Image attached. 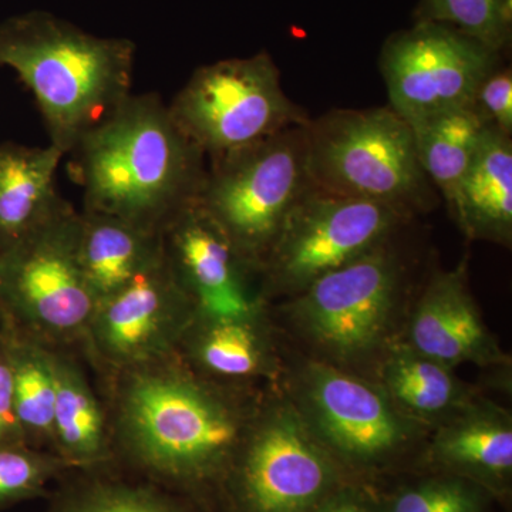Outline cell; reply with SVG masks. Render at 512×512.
I'll return each mask as SVG.
<instances>
[{
	"label": "cell",
	"instance_id": "6da1fadb",
	"mask_svg": "<svg viewBox=\"0 0 512 512\" xmlns=\"http://www.w3.org/2000/svg\"><path fill=\"white\" fill-rule=\"evenodd\" d=\"M97 377L114 463L197 500L220 485L259 403L251 389L198 375L177 353Z\"/></svg>",
	"mask_w": 512,
	"mask_h": 512
},
{
	"label": "cell",
	"instance_id": "3957f363",
	"mask_svg": "<svg viewBox=\"0 0 512 512\" xmlns=\"http://www.w3.org/2000/svg\"><path fill=\"white\" fill-rule=\"evenodd\" d=\"M134 59L130 39L90 35L45 10L0 22V66L33 93L64 156L131 96Z\"/></svg>",
	"mask_w": 512,
	"mask_h": 512
},
{
	"label": "cell",
	"instance_id": "4fadbf2b",
	"mask_svg": "<svg viewBox=\"0 0 512 512\" xmlns=\"http://www.w3.org/2000/svg\"><path fill=\"white\" fill-rule=\"evenodd\" d=\"M195 311L163 256L150 271L99 303L80 356L100 375L174 355Z\"/></svg>",
	"mask_w": 512,
	"mask_h": 512
},
{
	"label": "cell",
	"instance_id": "7a4b0ae2",
	"mask_svg": "<svg viewBox=\"0 0 512 512\" xmlns=\"http://www.w3.org/2000/svg\"><path fill=\"white\" fill-rule=\"evenodd\" d=\"M83 210L163 234L197 202L207 157L157 93L131 94L72 151Z\"/></svg>",
	"mask_w": 512,
	"mask_h": 512
},
{
	"label": "cell",
	"instance_id": "484cf974",
	"mask_svg": "<svg viewBox=\"0 0 512 512\" xmlns=\"http://www.w3.org/2000/svg\"><path fill=\"white\" fill-rule=\"evenodd\" d=\"M414 22L448 26L504 53L511 45L512 0H420Z\"/></svg>",
	"mask_w": 512,
	"mask_h": 512
},
{
	"label": "cell",
	"instance_id": "cb8c5ba5",
	"mask_svg": "<svg viewBox=\"0 0 512 512\" xmlns=\"http://www.w3.org/2000/svg\"><path fill=\"white\" fill-rule=\"evenodd\" d=\"M410 127L424 174L450 204L490 124L474 104H468L416 121Z\"/></svg>",
	"mask_w": 512,
	"mask_h": 512
},
{
	"label": "cell",
	"instance_id": "5b68a950",
	"mask_svg": "<svg viewBox=\"0 0 512 512\" xmlns=\"http://www.w3.org/2000/svg\"><path fill=\"white\" fill-rule=\"evenodd\" d=\"M79 228L80 211L67 202L0 252V328L79 352L97 309L80 264Z\"/></svg>",
	"mask_w": 512,
	"mask_h": 512
},
{
	"label": "cell",
	"instance_id": "f1b7e54d",
	"mask_svg": "<svg viewBox=\"0 0 512 512\" xmlns=\"http://www.w3.org/2000/svg\"><path fill=\"white\" fill-rule=\"evenodd\" d=\"M474 107L491 127L512 136V72L500 66L481 83Z\"/></svg>",
	"mask_w": 512,
	"mask_h": 512
},
{
	"label": "cell",
	"instance_id": "277c9868",
	"mask_svg": "<svg viewBox=\"0 0 512 512\" xmlns=\"http://www.w3.org/2000/svg\"><path fill=\"white\" fill-rule=\"evenodd\" d=\"M306 165L316 190L380 202L407 215L426 210L433 185L412 127L386 107L333 110L305 127Z\"/></svg>",
	"mask_w": 512,
	"mask_h": 512
},
{
	"label": "cell",
	"instance_id": "9a60e30c",
	"mask_svg": "<svg viewBox=\"0 0 512 512\" xmlns=\"http://www.w3.org/2000/svg\"><path fill=\"white\" fill-rule=\"evenodd\" d=\"M406 343L451 369L464 363L485 367L508 362L471 295L466 261L433 276L416 303Z\"/></svg>",
	"mask_w": 512,
	"mask_h": 512
},
{
	"label": "cell",
	"instance_id": "9c48e42d",
	"mask_svg": "<svg viewBox=\"0 0 512 512\" xmlns=\"http://www.w3.org/2000/svg\"><path fill=\"white\" fill-rule=\"evenodd\" d=\"M402 278V264L386 242L293 296L291 318L329 359L359 362L386 345Z\"/></svg>",
	"mask_w": 512,
	"mask_h": 512
},
{
	"label": "cell",
	"instance_id": "30bf717a",
	"mask_svg": "<svg viewBox=\"0 0 512 512\" xmlns=\"http://www.w3.org/2000/svg\"><path fill=\"white\" fill-rule=\"evenodd\" d=\"M407 217L380 202L309 188L262 265L264 298L298 295L316 279L389 242Z\"/></svg>",
	"mask_w": 512,
	"mask_h": 512
},
{
	"label": "cell",
	"instance_id": "603a6c76",
	"mask_svg": "<svg viewBox=\"0 0 512 512\" xmlns=\"http://www.w3.org/2000/svg\"><path fill=\"white\" fill-rule=\"evenodd\" d=\"M380 380L392 402L420 424H440L474 400L451 367L421 355L406 342L386 349Z\"/></svg>",
	"mask_w": 512,
	"mask_h": 512
},
{
	"label": "cell",
	"instance_id": "7402d4cb",
	"mask_svg": "<svg viewBox=\"0 0 512 512\" xmlns=\"http://www.w3.org/2000/svg\"><path fill=\"white\" fill-rule=\"evenodd\" d=\"M431 454L444 466L468 476L505 480L512 471L511 414L498 404L471 400L441 421Z\"/></svg>",
	"mask_w": 512,
	"mask_h": 512
},
{
	"label": "cell",
	"instance_id": "44dd1931",
	"mask_svg": "<svg viewBox=\"0 0 512 512\" xmlns=\"http://www.w3.org/2000/svg\"><path fill=\"white\" fill-rule=\"evenodd\" d=\"M448 207L468 238L511 244V136L487 128L477 156Z\"/></svg>",
	"mask_w": 512,
	"mask_h": 512
},
{
	"label": "cell",
	"instance_id": "5bb4252c",
	"mask_svg": "<svg viewBox=\"0 0 512 512\" xmlns=\"http://www.w3.org/2000/svg\"><path fill=\"white\" fill-rule=\"evenodd\" d=\"M165 261L197 311L241 315L262 308L261 272L244 258L197 204L163 232ZM262 279V278H261Z\"/></svg>",
	"mask_w": 512,
	"mask_h": 512
},
{
	"label": "cell",
	"instance_id": "83f0119b",
	"mask_svg": "<svg viewBox=\"0 0 512 512\" xmlns=\"http://www.w3.org/2000/svg\"><path fill=\"white\" fill-rule=\"evenodd\" d=\"M389 512H481V500L464 481L444 478L402 491Z\"/></svg>",
	"mask_w": 512,
	"mask_h": 512
},
{
	"label": "cell",
	"instance_id": "d4e9b609",
	"mask_svg": "<svg viewBox=\"0 0 512 512\" xmlns=\"http://www.w3.org/2000/svg\"><path fill=\"white\" fill-rule=\"evenodd\" d=\"M0 335L8 346L16 413L26 444L52 451L56 397L52 349L13 330L0 328Z\"/></svg>",
	"mask_w": 512,
	"mask_h": 512
},
{
	"label": "cell",
	"instance_id": "2e32d148",
	"mask_svg": "<svg viewBox=\"0 0 512 512\" xmlns=\"http://www.w3.org/2000/svg\"><path fill=\"white\" fill-rule=\"evenodd\" d=\"M264 308L241 315L195 311L177 355L198 375L228 386L249 389L255 380L274 377V346Z\"/></svg>",
	"mask_w": 512,
	"mask_h": 512
},
{
	"label": "cell",
	"instance_id": "52a82bcc",
	"mask_svg": "<svg viewBox=\"0 0 512 512\" xmlns=\"http://www.w3.org/2000/svg\"><path fill=\"white\" fill-rule=\"evenodd\" d=\"M335 461L295 403H258L221 480L231 512H316L336 490Z\"/></svg>",
	"mask_w": 512,
	"mask_h": 512
},
{
	"label": "cell",
	"instance_id": "7c38bea8",
	"mask_svg": "<svg viewBox=\"0 0 512 512\" xmlns=\"http://www.w3.org/2000/svg\"><path fill=\"white\" fill-rule=\"evenodd\" d=\"M293 403L330 456L349 463L375 464L396 456L420 430L380 384L330 363L303 367Z\"/></svg>",
	"mask_w": 512,
	"mask_h": 512
},
{
	"label": "cell",
	"instance_id": "ffe728a7",
	"mask_svg": "<svg viewBox=\"0 0 512 512\" xmlns=\"http://www.w3.org/2000/svg\"><path fill=\"white\" fill-rule=\"evenodd\" d=\"M47 512H198L200 500L117 463L70 468L57 478Z\"/></svg>",
	"mask_w": 512,
	"mask_h": 512
},
{
	"label": "cell",
	"instance_id": "4dcf8cb0",
	"mask_svg": "<svg viewBox=\"0 0 512 512\" xmlns=\"http://www.w3.org/2000/svg\"><path fill=\"white\" fill-rule=\"evenodd\" d=\"M316 512H383L379 505L359 488H336Z\"/></svg>",
	"mask_w": 512,
	"mask_h": 512
},
{
	"label": "cell",
	"instance_id": "d6986e66",
	"mask_svg": "<svg viewBox=\"0 0 512 512\" xmlns=\"http://www.w3.org/2000/svg\"><path fill=\"white\" fill-rule=\"evenodd\" d=\"M79 256L99 303L130 285L163 259V234L104 212L80 211Z\"/></svg>",
	"mask_w": 512,
	"mask_h": 512
},
{
	"label": "cell",
	"instance_id": "4316f807",
	"mask_svg": "<svg viewBox=\"0 0 512 512\" xmlns=\"http://www.w3.org/2000/svg\"><path fill=\"white\" fill-rule=\"evenodd\" d=\"M69 464L49 450L29 446L0 447V510L47 497V484L56 481Z\"/></svg>",
	"mask_w": 512,
	"mask_h": 512
},
{
	"label": "cell",
	"instance_id": "ba28073f",
	"mask_svg": "<svg viewBox=\"0 0 512 512\" xmlns=\"http://www.w3.org/2000/svg\"><path fill=\"white\" fill-rule=\"evenodd\" d=\"M168 110L208 161L309 121L266 52L200 67Z\"/></svg>",
	"mask_w": 512,
	"mask_h": 512
},
{
	"label": "cell",
	"instance_id": "ac0fdd59",
	"mask_svg": "<svg viewBox=\"0 0 512 512\" xmlns=\"http://www.w3.org/2000/svg\"><path fill=\"white\" fill-rule=\"evenodd\" d=\"M63 157L52 144H0V252L42 227L69 202L56 190Z\"/></svg>",
	"mask_w": 512,
	"mask_h": 512
},
{
	"label": "cell",
	"instance_id": "8fae6325",
	"mask_svg": "<svg viewBox=\"0 0 512 512\" xmlns=\"http://www.w3.org/2000/svg\"><path fill=\"white\" fill-rule=\"evenodd\" d=\"M379 66L390 109L412 124L474 104L501 53L448 26L414 22L387 37Z\"/></svg>",
	"mask_w": 512,
	"mask_h": 512
},
{
	"label": "cell",
	"instance_id": "f546056e",
	"mask_svg": "<svg viewBox=\"0 0 512 512\" xmlns=\"http://www.w3.org/2000/svg\"><path fill=\"white\" fill-rule=\"evenodd\" d=\"M5 446L28 444L16 413L15 386L8 346L0 335V447Z\"/></svg>",
	"mask_w": 512,
	"mask_h": 512
},
{
	"label": "cell",
	"instance_id": "e0dca14e",
	"mask_svg": "<svg viewBox=\"0 0 512 512\" xmlns=\"http://www.w3.org/2000/svg\"><path fill=\"white\" fill-rule=\"evenodd\" d=\"M56 397L53 453L72 468L113 463L106 404L94 389L76 350L52 349Z\"/></svg>",
	"mask_w": 512,
	"mask_h": 512
},
{
	"label": "cell",
	"instance_id": "8992f818",
	"mask_svg": "<svg viewBox=\"0 0 512 512\" xmlns=\"http://www.w3.org/2000/svg\"><path fill=\"white\" fill-rule=\"evenodd\" d=\"M306 124L207 164L195 204L259 272L289 214L312 187Z\"/></svg>",
	"mask_w": 512,
	"mask_h": 512
}]
</instances>
